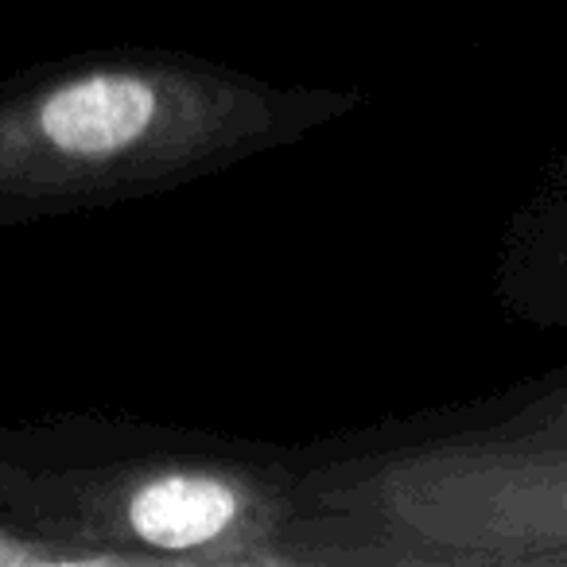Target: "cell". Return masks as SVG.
Here are the masks:
<instances>
[{
    "label": "cell",
    "instance_id": "cell-1",
    "mask_svg": "<svg viewBox=\"0 0 567 567\" xmlns=\"http://www.w3.org/2000/svg\"><path fill=\"white\" fill-rule=\"evenodd\" d=\"M365 105L172 48H110L0 82V229L179 190Z\"/></svg>",
    "mask_w": 567,
    "mask_h": 567
},
{
    "label": "cell",
    "instance_id": "cell-2",
    "mask_svg": "<svg viewBox=\"0 0 567 567\" xmlns=\"http://www.w3.org/2000/svg\"><path fill=\"white\" fill-rule=\"evenodd\" d=\"M0 517L97 567H311L300 443L90 412L0 427Z\"/></svg>",
    "mask_w": 567,
    "mask_h": 567
},
{
    "label": "cell",
    "instance_id": "cell-3",
    "mask_svg": "<svg viewBox=\"0 0 567 567\" xmlns=\"http://www.w3.org/2000/svg\"><path fill=\"white\" fill-rule=\"evenodd\" d=\"M311 567H567V435L486 401L300 443Z\"/></svg>",
    "mask_w": 567,
    "mask_h": 567
},
{
    "label": "cell",
    "instance_id": "cell-4",
    "mask_svg": "<svg viewBox=\"0 0 567 567\" xmlns=\"http://www.w3.org/2000/svg\"><path fill=\"white\" fill-rule=\"evenodd\" d=\"M494 300L517 323L567 334V144L505 221L494 252Z\"/></svg>",
    "mask_w": 567,
    "mask_h": 567
},
{
    "label": "cell",
    "instance_id": "cell-5",
    "mask_svg": "<svg viewBox=\"0 0 567 567\" xmlns=\"http://www.w3.org/2000/svg\"><path fill=\"white\" fill-rule=\"evenodd\" d=\"M489 404L513 420H525V424L567 435V365L544 373V378L525 381L517 389H505V393L489 396Z\"/></svg>",
    "mask_w": 567,
    "mask_h": 567
},
{
    "label": "cell",
    "instance_id": "cell-6",
    "mask_svg": "<svg viewBox=\"0 0 567 567\" xmlns=\"http://www.w3.org/2000/svg\"><path fill=\"white\" fill-rule=\"evenodd\" d=\"M0 567H97V559L0 517Z\"/></svg>",
    "mask_w": 567,
    "mask_h": 567
}]
</instances>
